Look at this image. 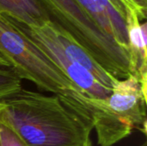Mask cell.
I'll list each match as a JSON object with an SVG mask.
<instances>
[{"instance_id": "cell-5", "label": "cell", "mask_w": 147, "mask_h": 146, "mask_svg": "<svg viewBox=\"0 0 147 146\" xmlns=\"http://www.w3.org/2000/svg\"><path fill=\"white\" fill-rule=\"evenodd\" d=\"M146 90L129 75L117 81L107 99L96 101L91 123L98 145H115L134 130L146 134Z\"/></svg>"}, {"instance_id": "cell-11", "label": "cell", "mask_w": 147, "mask_h": 146, "mask_svg": "<svg viewBox=\"0 0 147 146\" xmlns=\"http://www.w3.org/2000/svg\"><path fill=\"white\" fill-rule=\"evenodd\" d=\"M113 3L125 14L129 10H136L139 13H140L144 17H146V13L141 11L134 3L132 0H112Z\"/></svg>"}, {"instance_id": "cell-9", "label": "cell", "mask_w": 147, "mask_h": 146, "mask_svg": "<svg viewBox=\"0 0 147 146\" xmlns=\"http://www.w3.org/2000/svg\"><path fill=\"white\" fill-rule=\"evenodd\" d=\"M22 86V79L12 70L0 67V100L18 92Z\"/></svg>"}, {"instance_id": "cell-7", "label": "cell", "mask_w": 147, "mask_h": 146, "mask_svg": "<svg viewBox=\"0 0 147 146\" xmlns=\"http://www.w3.org/2000/svg\"><path fill=\"white\" fill-rule=\"evenodd\" d=\"M127 51L130 59V75L139 78L147 89V28L146 17L136 10L126 13Z\"/></svg>"}, {"instance_id": "cell-13", "label": "cell", "mask_w": 147, "mask_h": 146, "mask_svg": "<svg viewBox=\"0 0 147 146\" xmlns=\"http://www.w3.org/2000/svg\"><path fill=\"white\" fill-rule=\"evenodd\" d=\"M0 67L1 68H8V69H11L9 64L0 55Z\"/></svg>"}, {"instance_id": "cell-14", "label": "cell", "mask_w": 147, "mask_h": 146, "mask_svg": "<svg viewBox=\"0 0 147 146\" xmlns=\"http://www.w3.org/2000/svg\"><path fill=\"white\" fill-rule=\"evenodd\" d=\"M140 146H147V143H146V142H144V143H143L142 145H140Z\"/></svg>"}, {"instance_id": "cell-2", "label": "cell", "mask_w": 147, "mask_h": 146, "mask_svg": "<svg viewBox=\"0 0 147 146\" xmlns=\"http://www.w3.org/2000/svg\"><path fill=\"white\" fill-rule=\"evenodd\" d=\"M0 55L22 80L59 97L91 122L95 102L85 97L59 67L7 16L0 14Z\"/></svg>"}, {"instance_id": "cell-4", "label": "cell", "mask_w": 147, "mask_h": 146, "mask_svg": "<svg viewBox=\"0 0 147 146\" xmlns=\"http://www.w3.org/2000/svg\"><path fill=\"white\" fill-rule=\"evenodd\" d=\"M50 20L67 32L109 74L117 79L130 75L127 49L106 34L75 0H38Z\"/></svg>"}, {"instance_id": "cell-8", "label": "cell", "mask_w": 147, "mask_h": 146, "mask_svg": "<svg viewBox=\"0 0 147 146\" xmlns=\"http://www.w3.org/2000/svg\"><path fill=\"white\" fill-rule=\"evenodd\" d=\"M0 14L28 27L50 20L38 0H0Z\"/></svg>"}, {"instance_id": "cell-12", "label": "cell", "mask_w": 147, "mask_h": 146, "mask_svg": "<svg viewBox=\"0 0 147 146\" xmlns=\"http://www.w3.org/2000/svg\"><path fill=\"white\" fill-rule=\"evenodd\" d=\"M134 3L143 12L146 13L147 0H132Z\"/></svg>"}, {"instance_id": "cell-6", "label": "cell", "mask_w": 147, "mask_h": 146, "mask_svg": "<svg viewBox=\"0 0 147 146\" xmlns=\"http://www.w3.org/2000/svg\"><path fill=\"white\" fill-rule=\"evenodd\" d=\"M75 1L106 34L127 50L126 15L112 0Z\"/></svg>"}, {"instance_id": "cell-10", "label": "cell", "mask_w": 147, "mask_h": 146, "mask_svg": "<svg viewBox=\"0 0 147 146\" xmlns=\"http://www.w3.org/2000/svg\"><path fill=\"white\" fill-rule=\"evenodd\" d=\"M0 146H27L13 128L0 118Z\"/></svg>"}, {"instance_id": "cell-3", "label": "cell", "mask_w": 147, "mask_h": 146, "mask_svg": "<svg viewBox=\"0 0 147 146\" xmlns=\"http://www.w3.org/2000/svg\"><path fill=\"white\" fill-rule=\"evenodd\" d=\"M9 19L48 56L85 97L101 101L110 96L119 79L102 67L63 28L51 20L28 27Z\"/></svg>"}, {"instance_id": "cell-1", "label": "cell", "mask_w": 147, "mask_h": 146, "mask_svg": "<svg viewBox=\"0 0 147 146\" xmlns=\"http://www.w3.org/2000/svg\"><path fill=\"white\" fill-rule=\"evenodd\" d=\"M0 118L27 146H92V123L54 95L21 89L0 100Z\"/></svg>"}]
</instances>
